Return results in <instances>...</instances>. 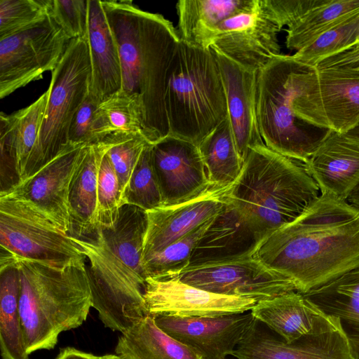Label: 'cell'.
<instances>
[{
  "mask_svg": "<svg viewBox=\"0 0 359 359\" xmlns=\"http://www.w3.org/2000/svg\"><path fill=\"white\" fill-rule=\"evenodd\" d=\"M253 257L305 294L359 269V208L320 194L295 220L262 241Z\"/></svg>",
  "mask_w": 359,
  "mask_h": 359,
  "instance_id": "1",
  "label": "cell"
},
{
  "mask_svg": "<svg viewBox=\"0 0 359 359\" xmlns=\"http://www.w3.org/2000/svg\"><path fill=\"white\" fill-rule=\"evenodd\" d=\"M147 227L146 211L124 205L113 226L97 227L88 238L71 236L89 262L93 308L104 325L114 331L123 333L149 315L144 299Z\"/></svg>",
  "mask_w": 359,
  "mask_h": 359,
  "instance_id": "2",
  "label": "cell"
},
{
  "mask_svg": "<svg viewBox=\"0 0 359 359\" xmlns=\"http://www.w3.org/2000/svg\"><path fill=\"white\" fill-rule=\"evenodd\" d=\"M116 42L122 89L139 97L147 136L154 144L170 135L165 108L169 71L180 39L173 24L130 0L100 1Z\"/></svg>",
  "mask_w": 359,
  "mask_h": 359,
  "instance_id": "3",
  "label": "cell"
},
{
  "mask_svg": "<svg viewBox=\"0 0 359 359\" xmlns=\"http://www.w3.org/2000/svg\"><path fill=\"white\" fill-rule=\"evenodd\" d=\"M320 193L304 163L264 143L250 149L225 196L263 241L295 220Z\"/></svg>",
  "mask_w": 359,
  "mask_h": 359,
  "instance_id": "4",
  "label": "cell"
},
{
  "mask_svg": "<svg viewBox=\"0 0 359 359\" xmlns=\"http://www.w3.org/2000/svg\"><path fill=\"white\" fill-rule=\"evenodd\" d=\"M14 257L27 352L53 349L60 333L80 327L93 307L86 259L56 265Z\"/></svg>",
  "mask_w": 359,
  "mask_h": 359,
  "instance_id": "5",
  "label": "cell"
},
{
  "mask_svg": "<svg viewBox=\"0 0 359 359\" xmlns=\"http://www.w3.org/2000/svg\"><path fill=\"white\" fill-rule=\"evenodd\" d=\"M165 108L170 135L197 147L228 117L224 83L211 48L179 42L168 77Z\"/></svg>",
  "mask_w": 359,
  "mask_h": 359,
  "instance_id": "6",
  "label": "cell"
},
{
  "mask_svg": "<svg viewBox=\"0 0 359 359\" xmlns=\"http://www.w3.org/2000/svg\"><path fill=\"white\" fill-rule=\"evenodd\" d=\"M310 67L292 55L281 54L257 73V118L264 143L304 163L325 135L311 132L310 126L300 121L292 110L302 76Z\"/></svg>",
  "mask_w": 359,
  "mask_h": 359,
  "instance_id": "7",
  "label": "cell"
},
{
  "mask_svg": "<svg viewBox=\"0 0 359 359\" xmlns=\"http://www.w3.org/2000/svg\"><path fill=\"white\" fill-rule=\"evenodd\" d=\"M90 74L87 40L71 39L52 72L47 106L24 180L37 172L69 144L71 124L89 95Z\"/></svg>",
  "mask_w": 359,
  "mask_h": 359,
  "instance_id": "8",
  "label": "cell"
},
{
  "mask_svg": "<svg viewBox=\"0 0 359 359\" xmlns=\"http://www.w3.org/2000/svg\"><path fill=\"white\" fill-rule=\"evenodd\" d=\"M1 251L56 265L86 259L67 233L31 201L0 193Z\"/></svg>",
  "mask_w": 359,
  "mask_h": 359,
  "instance_id": "9",
  "label": "cell"
},
{
  "mask_svg": "<svg viewBox=\"0 0 359 359\" xmlns=\"http://www.w3.org/2000/svg\"><path fill=\"white\" fill-rule=\"evenodd\" d=\"M292 110L310 126L349 133L359 123V69L310 67L302 76Z\"/></svg>",
  "mask_w": 359,
  "mask_h": 359,
  "instance_id": "10",
  "label": "cell"
},
{
  "mask_svg": "<svg viewBox=\"0 0 359 359\" xmlns=\"http://www.w3.org/2000/svg\"><path fill=\"white\" fill-rule=\"evenodd\" d=\"M70 40L50 13L31 28L0 39V98L53 72Z\"/></svg>",
  "mask_w": 359,
  "mask_h": 359,
  "instance_id": "11",
  "label": "cell"
},
{
  "mask_svg": "<svg viewBox=\"0 0 359 359\" xmlns=\"http://www.w3.org/2000/svg\"><path fill=\"white\" fill-rule=\"evenodd\" d=\"M173 278L215 294L257 302L297 291L290 279L267 268L253 256L187 266Z\"/></svg>",
  "mask_w": 359,
  "mask_h": 359,
  "instance_id": "12",
  "label": "cell"
},
{
  "mask_svg": "<svg viewBox=\"0 0 359 359\" xmlns=\"http://www.w3.org/2000/svg\"><path fill=\"white\" fill-rule=\"evenodd\" d=\"M280 30L264 0H252L219 26L212 46L238 64L259 71L281 55Z\"/></svg>",
  "mask_w": 359,
  "mask_h": 359,
  "instance_id": "13",
  "label": "cell"
},
{
  "mask_svg": "<svg viewBox=\"0 0 359 359\" xmlns=\"http://www.w3.org/2000/svg\"><path fill=\"white\" fill-rule=\"evenodd\" d=\"M89 145L69 143L34 174L1 193L31 201L69 234L70 187Z\"/></svg>",
  "mask_w": 359,
  "mask_h": 359,
  "instance_id": "14",
  "label": "cell"
},
{
  "mask_svg": "<svg viewBox=\"0 0 359 359\" xmlns=\"http://www.w3.org/2000/svg\"><path fill=\"white\" fill-rule=\"evenodd\" d=\"M157 326L202 359L232 355L255 321L251 312L205 317L152 316Z\"/></svg>",
  "mask_w": 359,
  "mask_h": 359,
  "instance_id": "15",
  "label": "cell"
},
{
  "mask_svg": "<svg viewBox=\"0 0 359 359\" xmlns=\"http://www.w3.org/2000/svg\"><path fill=\"white\" fill-rule=\"evenodd\" d=\"M163 206L191 201L212 187L196 145L168 135L152 146Z\"/></svg>",
  "mask_w": 359,
  "mask_h": 359,
  "instance_id": "16",
  "label": "cell"
},
{
  "mask_svg": "<svg viewBox=\"0 0 359 359\" xmlns=\"http://www.w3.org/2000/svg\"><path fill=\"white\" fill-rule=\"evenodd\" d=\"M268 329L255 320L232 355L238 359H354L340 325L290 343Z\"/></svg>",
  "mask_w": 359,
  "mask_h": 359,
  "instance_id": "17",
  "label": "cell"
},
{
  "mask_svg": "<svg viewBox=\"0 0 359 359\" xmlns=\"http://www.w3.org/2000/svg\"><path fill=\"white\" fill-rule=\"evenodd\" d=\"M147 312L177 317H205L250 311L257 302L215 294L176 278H147L144 292Z\"/></svg>",
  "mask_w": 359,
  "mask_h": 359,
  "instance_id": "18",
  "label": "cell"
},
{
  "mask_svg": "<svg viewBox=\"0 0 359 359\" xmlns=\"http://www.w3.org/2000/svg\"><path fill=\"white\" fill-rule=\"evenodd\" d=\"M210 48L219 67L228 118L239 155L244 162L250 148L264 144L257 118L258 71L238 64L215 47Z\"/></svg>",
  "mask_w": 359,
  "mask_h": 359,
  "instance_id": "19",
  "label": "cell"
},
{
  "mask_svg": "<svg viewBox=\"0 0 359 359\" xmlns=\"http://www.w3.org/2000/svg\"><path fill=\"white\" fill-rule=\"evenodd\" d=\"M304 164L320 194L347 201L359 184V137L327 130Z\"/></svg>",
  "mask_w": 359,
  "mask_h": 359,
  "instance_id": "20",
  "label": "cell"
},
{
  "mask_svg": "<svg viewBox=\"0 0 359 359\" xmlns=\"http://www.w3.org/2000/svg\"><path fill=\"white\" fill-rule=\"evenodd\" d=\"M49 97V90L30 105L11 114H0L1 192L25 178Z\"/></svg>",
  "mask_w": 359,
  "mask_h": 359,
  "instance_id": "21",
  "label": "cell"
},
{
  "mask_svg": "<svg viewBox=\"0 0 359 359\" xmlns=\"http://www.w3.org/2000/svg\"><path fill=\"white\" fill-rule=\"evenodd\" d=\"M228 189L212 187L191 201L146 211L143 261L212 219L222 209Z\"/></svg>",
  "mask_w": 359,
  "mask_h": 359,
  "instance_id": "22",
  "label": "cell"
},
{
  "mask_svg": "<svg viewBox=\"0 0 359 359\" xmlns=\"http://www.w3.org/2000/svg\"><path fill=\"white\" fill-rule=\"evenodd\" d=\"M262 241L224 194V205L194 248L189 266L253 256Z\"/></svg>",
  "mask_w": 359,
  "mask_h": 359,
  "instance_id": "23",
  "label": "cell"
},
{
  "mask_svg": "<svg viewBox=\"0 0 359 359\" xmlns=\"http://www.w3.org/2000/svg\"><path fill=\"white\" fill-rule=\"evenodd\" d=\"M250 312L288 343L340 325L337 317L325 314L297 291L257 302Z\"/></svg>",
  "mask_w": 359,
  "mask_h": 359,
  "instance_id": "24",
  "label": "cell"
},
{
  "mask_svg": "<svg viewBox=\"0 0 359 359\" xmlns=\"http://www.w3.org/2000/svg\"><path fill=\"white\" fill-rule=\"evenodd\" d=\"M86 40L91 64L89 95L99 104L122 89L118 47L100 0H88Z\"/></svg>",
  "mask_w": 359,
  "mask_h": 359,
  "instance_id": "25",
  "label": "cell"
},
{
  "mask_svg": "<svg viewBox=\"0 0 359 359\" xmlns=\"http://www.w3.org/2000/svg\"><path fill=\"white\" fill-rule=\"evenodd\" d=\"M111 140L89 145L72 180L69 191L72 229L69 235L78 238L92 237L97 229V183L100 164Z\"/></svg>",
  "mask_w": 359,
  "mask_h": 359,
  "instance_id": "26",
  "label": "cell"
},
{
  "mask_svg": "<svg viewBox=\"0 0 359 359\" xmlns=\"http://www.w3.org/2000/svg\"><path fill=\"white\" fill-rule=\"evenodd\" d=\"M252 0H180L176 4L177 33L189 46L208 49L219 26L246 8Z\"/></svg>",
  "mask_w": 359,
  "mask_h": 359,
  "instance_id": "27",
  "label": "cell"
},
{
  "mask_svg": "<svg viewBox=\"0 0 359 359\" xmlns=\"http://www.w3.org/2000/svg\"><path fill=\"white\" fill-rule=\"evenodd\" d=\"M303 295L325 314L339 318L352 356L359 359V269Z\"/></svg>",
  "mask_w": 359,
  "mask_h": 359,
  "instance_id": "28",
  "label": "cell"
},
{
  "mask_svg": "<svg viewBox=\"0 0 359 359\" xmlns=\"http://www.w3.org/2000/svg\"><path fill=\"white\" fill-rule=\"evenodd\" d=\"M20 273L15 258L1 252L0 350L3 359H29L20 312Z\"/></svg>",
  "mask_w": 359,
  "mask_h": 359,
  "instance_id": "29",
  "label": "cell"
},
{
  "mask_svg": "<svg viewBox=\"0 0 359 359\" xmlns=\"http://www.w3.org/2000/svg\"><path fill=\"white\" fill-rule=\"evenodd\" d=\"M115 353L124 359H202L159 328L151 315L121 333Z\"/></svg>",
  "mask_w": 359,
  "mask_h": 359,
  "instance_id": "30",
  "label": "cell"
},
{
  "mask_svg": "<svg viewBox=\"0 0 359 359\" xmlns=\"http://www.w3.org/2000/svg\"><path fill=\"white\" fill-rule=\"evenodd\" d=\"M137 135L149 141L144 126L142 104L137 95L121 89L97 105L93 118L90 144L111 137Z\"/></svg>",
  "mask_w": 359,
  "mask_h": 359,
  "instance_id": "31",
  "label": "cell"
},
{
  "mask_svg": "<svg viewBox=\"0 0 359 359\" xmlns=\"http://www.w3.org/2000/svg\"><path fill=\"white\" fill-rule=\"evenodd\" d=\"M358 14L359 0H321L287 27L286 46L297 52Z\"/></svg>",
  "mask_w": 359,
  "mask_h": 359,
  "instance_id": "32",
  "label": "cell"
},
{
  "mask_svg": "<svg viewBox=\"0 0 359 359\" xmlns=\"http://www.w3.org/2000/svg\"><path fill=\"white\" fill-rule=\"evenodd\" d=\"M198 148L211 186L231 187L240 176L244 162L228 117L202 140Z\"/></svg>",
  "mask_w": 359,
  "mask_h": 359,
  "instance_id": "33",
  "label": "cell"
},
{
  "mask_svg": "<svg viewBox=\"0 0 359 359\" xmlns=\"http://www.w3.org/2000/svg\"><path fill=\"white\" fill-rule=\"evenodd\" d=\"M212 219L144 259L147 278H173L189 266L191 253Z\"/></svg>",
  "mask_w": 359,
  "mask_h": 359,
  "instance_id": "34",
  "label": "cell"
},
{
  "mask_svg": "<svg viewBox=\"0 0 359 359\" xmlns=\"http://www.w3.org/2000/svg\"><path fill=\"white\" fill-rule=\"evenodd\" d=\"M152 146L149 144L144 149L131 175L123 195V205H134L145 211L163 206Z\"/></svg>",
  "mask_w": 359,
  "mask_h": 359,
  "instance_id": "35",
  "label": "cell"
},
{
  "mask_svg": "<svg viewBox=\"0 0 359 359\" xmlns=\"http://www.w3.org/2000/svg\"><path fill=\"white\" fill-rule=\"evenodd\" d=\"M359 14L320 36L292 55L297 61L315 67L320 61L342 52L357 42Z\"/></svg>",
  "mask_w": 359,
  "mask_h": 359,
  "instance_id": "36",
  "label": "cell"
},
{
  "mask_svg": "<svg viewBox=\"0 0 359 359\" xmlns=\"http://www.w3.org/2000/svg\"><path fill=\"white\" fill-rule=\"evenodd\" d=\"M52 0H0V39L43 22L50 15Z\"/></svg>",
  "mask_w": 359,
  "mask_h": 359,
  "instance_id": "37",
  "label": "cell"
},
{
  "mask_svg": "<svg viewBox=\"0 0 359 359\" xmlns=\"http://www.w3.org/2000/svg\"><path fill=\"white\" fill-rule=\"evenodd\" d=\"M122 200L118 177L107 151L103 156L98 175L97 227H109L114 224L123 206Z\"/></svg>",
  "mask_w": 359,
  "mask_h": 359,
  "instance_id": "38",
  "label": "cell"
},
{
  "mask_svg": "<svg viewBox=\"0 0 359 359\" xmlns=\"http://www.w3.org/2000/svg\"><path fill=\"white\" fill-rule=\"evenodd\" d=\"M109 139L111 140V145L107 151V154L118 177L123 197L143 151L147 146L152 144L140 135L111 137Z\"/></svg>",
  "mask_w": 359,
  "mask_h": 359,
  "instance_id": "39",
  "label": "cell"
},
{
  "mask_svg": "<svg viewBox=\"0 0 359 359\" xmlns=\"http://www.w3.org/2000/svg\"><path fill=\"white\" fill-rule=\"evenodd\" d=\"M50 15L70 39H87L88 0H52Z\"/></svg>",
  "mask_w": 359,
  "mask_h": 359,
  "instance_id": "40",
  "label": "cell"
},
{
  "mask_svg": "<svg viewBox=\"0 0 359 359\" xmlns=\"http://www.w3.org/2000/svg\"><path fill=\"white\" fill-rule=\"evenodd\" d=\"M321 0H264L272 18L282 29L287 27Z\"/></svg>",
  "mask_w": 359,
  "mask_h": 359,
  "instance_id": "41",
  "label": "cell"
},
{
  "mask_svg": "<svg viewBox=\"0 0 359 359\" xmlns=\"http://www.w3.org/2000/svg\"><path fill=\"white\" fill-rule=\"evenodd\" d=\"M88 95L78 109L69 132V142L72 144H90V130L94 112L97 107Z\"/></svg>",
  "mask_w": 359,
  "mask_h": 359,
  "instance_id": "42",
  "label": "cell"
},
{
  "mask_svg": "<svg viewBox=\"0 0 359 359\" xmlns=\"http://www.w3.org/2000/svg\"><path fill=\"white\" fill-rule=\"evenodd\" d=\"M315 68L359 69V41L342 52L323 60Z\"/></svg>",
  "mask_w": 359,
  "mask_h": 359,
  "instance_id": "43",
  "label": "cell"
},
{
  "mask_svg": "<svg viewBox=\"0 0 359 359\" xmlns=\"http://www.w3.org/2000/svg\"><path fill=\"white\" fill-rule=\"evenodd\" d=\"M115 356L116 354L96 355L74 347H66L60 350L55 359H114Z\"/></svg>",
  "mask_w": 359,
  "mask_h": 359,
  "instance_id": "44",
  "label": "cell"
},
{
  "mask_svg": "<svg viewBox=\"0 0 359 359\" xmlns=\"http://www.w3.org/2000/svg\"><path fill=\"white\" fill-rule=\"evenodd\" d=\"M348 133L359 137V123L355 128H353L351 131H350Z\"/></svg>",
  "mask_w": 359,
  "mask_h": 359,
  "instance_id": "45",
  "label": "cell"
},
{
  "mask_svg": "<svg viewBox=\"0 0 359 359\" xmlns=\"http://www.w3.org/2000/svg\"><path fill=\"white\" fill-rule=\"evenodd\" d=\"M114 359H124V358H121V357H120V356H118V355H117L116 354V356L114 357Z\"/></svg>",
  "mask_w": 359,
  "mask_h": 359,
  "instance_id": "46",
  "label": "cell"
},
{
  "mask_svg": "<svg viewBox=\"0 0 359 359\" xmlns=\"http://www.w3.org/2000/svg\"><path fill=\"white\" fill-rule=\"evenodd\" d=\"M358 41H359V31H358V37H357V42H358Z\"/></svg>",
  "mask_w": 359,
  "mask_h": 359,
  "instance_id": "47",
  "label": "cell"
}]
</instances>
